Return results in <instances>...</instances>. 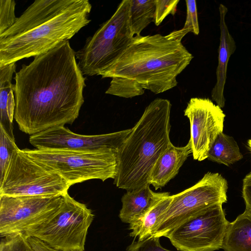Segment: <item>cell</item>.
Instances as JSON below:
<instances>
[{
  "mask_svg": "<svg viewBox=\"0 0 251 251\" xmlns=\"http://www.w3.org/2000/svg\"><path fill=\"white\" fill-rule=\"evenodd\" d=\"M14 79V119L22 132L32 135L78 118L85 77L69 41L34 57Z\"/></svg>",
  "mask_w": 251,
  "mask_h": 251,
  "instance_id": "1",
  "label": "cell"
},
{
  "mask_svg": "<svg viewBox=\"0 0 251 251\" xmlns=\"http://www.w3.org/2000/svg\"><path fill=\"white\" fill-rule=\"evenodd\" d=\"M187 33L181 28L166 35L135 36L117 60L99 75L126 78L155 94L171 89L177 84V76L193 58L181 42Z\"/></svg>",
  "mask_w": 251,
  "mask_h": 251,
  "instance_id": "2",
  "label": "cell"
},
{
  "mask_svg": "<svg viewBox=\"0 0 251 251\" xmlns=\"http://www.w3.org/2000/svg\"><path fill=\"white\" fill-rule=\"evenodd\" d=\"M171 104L157 98L145 108L117 152L114 184L127 191L147 185L157 160L172 144L170 138Z\"/></svg>",
  "mask_w": 251,
  "mask_h": 251,
  "instance_id": "3",
  "label": "cell"
},
{
  "mask_svg": "<svg viewBox=\"0 0 251 251\" xmlns=\"http://www.w3.org/2000/svg\"><path fill=\"white\" fill-rule=\"evenodd\" d=\"M88 0H73L67 8L39 26L0 40V65L44 54L69 41L91 20Z\"/></svg>",
  "mask_w": 251,
  "mask_h": 251,
  "instance_id": "4",
  "label": "cell"
},
{
  "mask_svg": "<svg viewBox=\"0 0 251 251\" xmlns=\"http://www.w3.org/2000/svg\"><path fill=\"white\" fill-rule=\"evenodd\" d=\"M130 0H122L112 16L75 52L83 75H99L131 43L134 36L130 26Z\"/></svg>",
  "mask_w": 251,
  "mask_h": 251,
  "instance_id": "5",
  "label": "cell"
},
{
  "mask_svg": "<svg viewBox=\"0 0 251 251\" xmlns=\"http://www.w3.org/2000/svg\"><path fill=\"white\" fill-rule=\"evenodd\" d=\"M23 150L38 163L60 175L71 186L90 179H114L117 174V151L112 149Z\"/></svg>",
  "mask_w": 251,
  "mask_h": 251,
  "instance_id": "6",
  "label": "cell"
},
{
  "mask_svg": "<svg viewBox=\"0 0 251 251\" xmlns=\"http://www.w3.org/2000/svg\"><path fill=\"white\" fill-rule=\"evenodd\" d=\"M228 184L219 173L208 172L196 184L178 194L160 216L151 236L168 238L186 222L227 201Z\"/></svg>",
  "mask_w": 251,
  "mask_h": 251,
  "instance_id": "7",
  "label": "cell"
},
{
  "mask_svg": "<svg viewBox=\"0 0 251 251\" xmlns=\"http://www.w3.org/2000/svg\"><path fill=\"white\" fill-rule=\"evenodd\" d=\"M58 211L48 220L25 235L39 239L61 251H84L88 230L94 215L86 205L68 194Z\"/></svg>",
  "mask_w": 251,
  "mask_h": 251,
  "instance_id": "8",
  "label": "cell"
},
{
  "mask_svg": "<svg viewBox=\"0 0 251 251\" xmlns=\"http://www.w3.org/2000/svg\"><path fill=\"white\" fill-rule=\"evenodd\" d=\"M71 186L59 174L43 166L19 148L13 152L0 195L63 196Z\"/></svg>",
  "mask_w": 251,
  "mask_h": 251,
  "instance_id": "9",
  "label": "cell"
},
{
  "mask_svg": "<svg viewBox=\"0 0 251 251\" xmlns=\"http://www.w3.org/2000/svg\"><path fill=\"white\" fill-rule=\"evenodd\" d=\"M63 196L0 195V234L4 238L25 234L58 211Z\"/></svg>",
  "mask_w": 251,
  "mask_h": 251,
  "instance_id": "10",
  "label": "cell"
},
{
  "mask_svg": "<svg viewBox=\"0 0 251 251\" xmlns=\"http://www.w3.org/2000/svg\"><path fill=\"white\" fill-rule=\"evenodd\" d=\"M229 223L218 204L178 226L168 238L179 251H214L222 249Z\"/></svg>",
  "mask_w": 251,
  "mask_h": 251,
  "instance_id": "11",
  "label": "cell"
},
{
  "mask_svg": "<svg viewBox=\"0 0 251 251\" xmlns=\"http://www.w3.org/2000/svg\"><path fill=\"white\" fill-rule=\"evenodd\" d=\"M189 119L192 153L194 160L207 159L218 135L223 132L225 114L218 105L207 98H192L184 110Z\"/></svg>",
  "mask_w": 251,
  "mask_h": 251,
  "instance_id": "12",
  "label": "cell"
},
{
  "mask_svg": "<svg viewBox=\"0 0 251 251\" xmlns=\"http://www.w3.org/2000/svg\"><path fill=\"white\" fill-rule=\"evenodd\" d=\"M131 128L99 135H82L64 126L54 127L30 135L29 141L37 149L95 151L112 149L118 151Z\"/></svg>",
  "mask_w": 251,
  "mask_h": 251,
  "instance_id": "13",
  "label": "cell"
},
{
  "mask_svg": "<svg viewBox=\"0 0 251 251\" xmlns=\"http://www.w3.org/2000/svg\"><path fill=\"white\" fill-rule=\"evenodd\" d=\"M73 0H37L17 18L15 23L0 35V40L30 30L69 6Z\"/></svg>",
  "mask_w": 251,
  "mask_h": 251,
  "instance_id": "14",
  "label": "cell"
},
{
  "mask_svg": "<svg viewBox=\"0 0 251 251\" xmlns=\"http://www.w3.org/2000/svg\"><path fill=\"white\" fill-rule=\"evenodd\" d=\"M219 11L220 37L218 48V63L216 70V82L211 91V97L217 105L223 108L226 101L224 92L226 80L228 62L231 55L235 51L236 45L226 22L227 8L225 5L220 4Z\"/></svg>",
  "mask_w": 251,
  "mask_h": 251,
  "instance_id": "15",
  "label": "cell"
},
{
  "mask_svg": "<svg viewBox=\"0 0 251 251\" xmlns=\"http://www.w3.org/2000/svg\"><path fill=\"white\" fill-rule=\"evenodd\" d=\"M191 153L189 142L183 147H176L172 144L155 164L150 176L149 184L155 190L164 187L177 174Z\"/></svg>",
  "mask_w": 251,
  "mask_h": 251,
  "instance_id": "16",
  "label": "cell"
},
{
  "mask_svg": "<svg viewBox=\"0 0 251 251\" xmlns=\"http://www.w3.org/2000/svg\"><path fill=\"white\" fill-rule=\"evenodd\" d=\"M166 192L156 193L147 185L127 191L121 199L122 207L119 217L129 225L141 218Z\"/></svg>",
  "mask_w": 251,
  "mask_h": 251,
  "instance_id": "17",
  "label": "cell"
},
{
  "mask_svg": "<svg viewBox=\"0 0 251 251\" xmlns=\"http://www.w3.org/2000/svg\"><path fill=\"white\" fill-rule=\"evenodd\" d=\"M16 63L0 65V126L13 139V121L14 118L15 100L14 84L12 83Z\"/></svg>",
  "mask_w": 251,
  "mask_h": 251,
  "instance_id": "18",
  "label": "cell"
},
{
  "mask_svg": "<svg viewBox=\"0 0 251 251\" xmlns=\"http://www.w3.org/2000/svg\"><path fill=\"white\" fill-rule=\"evenodd\" d=\"M222 249L224 251H251V212L245 209L228 224Z\"/></svg>",
  "mask_w": 251,
  "mask_h": 251,
  "instance_id": "19",
  "label": "cell"
},
{
  "mask_svg": "<svg viewBox=\"0 0 251 251\" xmlns=\"http://www.w3.org/2000/svg\"><path fill=\"white\" fill-rule=\"evenodd\" d=\"M172 199L170 193L166 192L141 218L129 224V229L131 231L130 236L138 237V240L151 236L160 216L168 207Z\"/></svg>",
  "mask_w": 251,
  "mask_h": 251,
  "instance_id": "20",
  "label": "cell"
},
{
  "mask_svg": "<svg viewBox=\"0 0 251 251\" xmlns=\"http://www.w3.org/2000/svg\"><path fill=\"white\" fill-rule=\"evenodd\" d=\"M243 157L234 138L223 132L218 135L212 145L207 158L212 161L228 166L240 160Z\"/></svg>",
  "mask_w": 251,
  "mask_h": 251,
  "instance_id": "21",
  "label": "cell"
},
{
  "mask_svg": "<svg viewBox=\"0 0 251 251\" xmlns=\"http://www.w3.org/2000/svg\"><path fill=\"white\" fill-rule=\"evenodd\" d=\"M155 0H130V26L134 36L153 22Z\"/></svg>",
  "mask_w": 251,
  "mask_h": 251,
  "instance_id": "22",
  "label": "cell"
},
{
  "mask_svg": "<svg viewBox=\"0 0 251 251\" xmlns=\"http://www.w3.org/2000/svg\"><path fill=\"white\" fill-rule=\"evenodd\" d=\"M105 93L125 98H131L144 94L145 89L134 81L123 77L111 78Z\"/></svg>",
  "mask_w": 251,
  "mask_h": 251,
  "instance_id": "23",
  "label": "cell"
},
{
  "mask_svg": "<svg viewBox=\"0 0 251 251\" xmlns=\"http://www.w3.org/2000/svg\"><path fill=\"white\" fill-rule=\"evenodd\" d=\"M18 149L15 140L0 126V182L3 179L13 152Z\"/></svg>",
  "mask_w": 251,
  "mask_h": 251,
  "instance_id": "24",
  "label": "cell"
},
{
  "mask_svg": "<svg viewBox=\"0 0 251 251\" xmlns=\"http://www.w3.org/2000/svg\"><path fill=\"white\" fill-rule=\"evenodd\" d=\"M16 5L14 0H0V35L16 22L18 18L15 14Z\"/></svg>",
  "mask_w": 251,
  "mask_h": 251,
  "instance_id": "25",
  "label": "cell"
},
{
  "mask_svg": "<svg viewBox=\"0 0 251 251\" xmlns=\"http://www.w3.org/2000/svg\"><path fill=\"white\" fill-rule=\"evenodd\" d=\"M33 249L24 234L4 238L0 245V251H33Z\"/></svg>",
  "mask_w": 251,
  "mask_h": 251,
  "instance_id": "26",
  "label": "cell"
},
{
  "mask_svg": "<svg viewBox=\"0 0 251 251\" xmlns=\"http://www.w3.org/2000/svg\"><path fill=\"white\" fill-rule=\"evenodd\" d=\"M179 0H155L153 22L159 25L169 14L174 15Z\"/></svg>",
  "mask_w": 251,
  "mask_h": 251,
  "instance_id": "27",
  "label": "cell"
},
{
  "mask_svg": "<svg viewBox=\"0 0 251 251\" xmlns=\"http://www.w3.org/2000/svg\"><path fill=\"white\" fill-rule=\"evenodd\" d=\"M126 251H172L164 248L160 244V237L150 236L142 240L133 241Z\"/></svg>",
  "mask_w": 251,
  "mask_h": 251,
  "instance_id": "28",
  "label": "cell"
},
{
  "mask_svg": "<svg viewBox=\"0 0 251 251\" xmlns=\"http://www.w3.org/2000/svg\"><path fill=\"white\" fill-rule=\"evenodd\" d=\"M187 7L186 21L182 28L188 33L198 35L200 32L196 1L195 0L185 1Z\"/></svg>",
  "mask_w": 251,
  "mask_h": 251,
  "instance_id": "29",
  "label": "cell"
},
{
  "mask_svg": "<svg viewBox=\"0 0 251 251\" xmlns=\"http://www.w3.org/2000/svg\"><path fill=\"white\" fill-rule=\"evenodd\" d=\"M242 196L245 202L246 209L251 212V172L243 179Z\"/></svg>",
  "mask_w": 251,
  "mask_h": 251,
  "instance_id": "30",
  "label": "cell"
},
{
  "mask_svg": "<svg viewBox=\"0 0 251 251\" xmlns=\"http://www.w3.org/2000/svg\"><path fill=\"white\" fill-rule=\"evenodd\" d=\"M27 237V239L35 251H61L54 249L36 238Z\"/></svg>",
  "mask_w": 251,
  "mask_h": 251,
  "instance_id": "31",
  "label": "cell"
},
{
  "mask_svg": "<svg viewBox=\"0 0 251 251\" xmlns=\"http://www.w3.org/2000/svg\"><path fill=\"white\" fill-rule=\"evenodd\" d=\"M248 145L251 152V139H249L248 141Z\"/></svg>",
  "mask_w": 251,
  "mask_h": 251,
  "instance_id": "32",
  "label": "cell"
},
{
  "mask_svg": "<svg viewBox=\"0 0 251 251\" xmlns=\"http://www.w3.org/2000/svg\"><path fill=\"white\" fill-rule=\"evenodd\" d=\"M33 251H35L33 250Z\"/></svg>",
  "mask_w": 251,
  "mask_h": 251,
  "instance_id": "33",
  "label": "cell"
}]
</instances>
